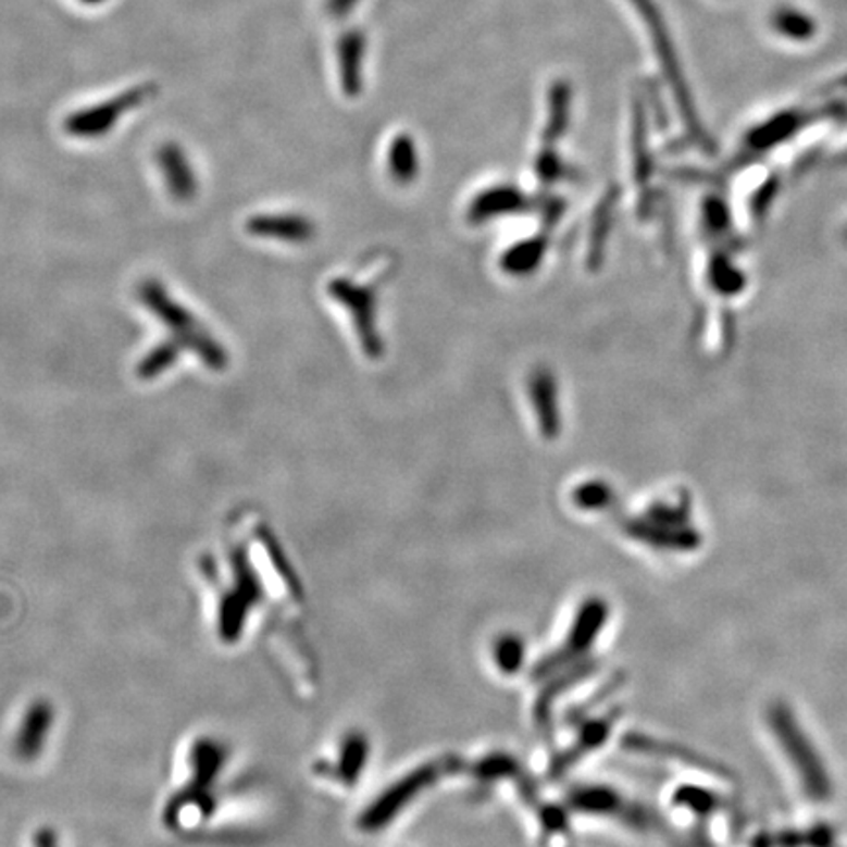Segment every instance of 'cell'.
Here are the masks:
<instances>
[{"label":"cell","instance_id":"3","mask_svg":"<svg viewBox=\"0 0 847 847\" xmlns=\"http://www.w3.org/2000/svg\"><path fill=\"white\" fill-rule=\"evenodd\" d=\"M51 726H53V708L50 702L46 700H38L34 702L26 717L22 720L21 730H18V736H16V756L22 761H32V759L38 758L46 744V738L50 734Z\"/></svg>","mask_w":847,"mask_h":847},{"label":"cell","instance_id":"9","mask_svg":"<svg viewBox=\"0 0 847 847\" xmlns=\"http://www.w3.org/2000/svg\"><path fill=\"white\" fill-rule=\"evenodd\" d=\"M395 158L393 161V171L400 179H410L414 175V153L410 151V144H400L397 150L393 151Z\"/></svg>","mask_w":847,"mask_h":847},{"label":"cell","instance_id":"4","mask_svg":"<svg viewBox=\"0 0 847 847\" xmlns=\"http://www.w3.org/2000/svg\"><path fill=\"white\" fill-rule=\"evenodd\" d=\"M250 232L261 238L283 239V241H302L309 239L312 226L300 216L290 214H265L250 222Z\"/></svg>","mask_w":847,"mask_h":847},{"label":"cell","instance_id":"1","mask_svg":"<svg viewBox=\"0 0 847 847\" xmlns=\"http://www.w3.org/2000/svg\"><path fill=\"white\" fill-rule=\"evenodd\" d=\"M140 299H144L146 307L170 328L171 338L175 336L170 348L153 349L150 356L144 359L140 365L144 379H150L151 375H160L161 371L167 370L171 363H175L179 349H192L212 370H222L226 365V353L216 344V339L212 338L207 329H202L197 319L190 316V312L183 309L179 302L171 300L160 285H153L151 281L150 285H144Z\"/></svg>","mask_w":847,"mask_h":847},{"label":"cell","instance_id":"6","mask_svg":"<svg viewBox=\"0 0 847 847\" xmlns=\"http://www.w3.org/2000/svg\"><path fill=\"white\" fill-rule=\"evenodd\" d=\"M773 28L790 40L805 41L814 36L817 24L808 14L797 9H779L773 14Z\"/></svg>","mask_w":847,"mask_h":847},{"label":"cell","instance_id":"10","mask_svg":"<svg viewBox=\"0 0 847 847\" xmlns=\"http://www.w3.org/2000/svg\"><path fill=\"white\" fill-rule=\"evenodd\" d=\"M38 847H58L51 830H41V834L38 836Z\"/></svg>","mask_w":847,"mask_h":847},{"label":"cell","instance_id":"7","mask_svg":"<svg viewBox=\"0 0 847 847\" xmlns=\"http://www.w3.org/2000/svg\"><path fill=\"white\" fill-rule=\"evenodd\" d=\"M516 209H522V200H520V195H516L514 190H493V192H485V195L473 204L471 216L477 220L489 219L493 214L510 212V210Z\"/></svg>","mask_w":847,"mask_h":847},{"label":"cell","instance_id":"2","mask_svg":"<svg viewBox=\"0 0 847 847\" xmlns=\"http://www.w3.org/2000/svg\"><path fill=\"white\" fill-rule=\"evenodd\" d=\"M329 290H332V295L336 297V300H341L344 304H348L349 310L353 312V319H356V324H358V332L361 334V338H363L365 349L370 353H379V336L373 329V307H375V300L371 297L370 290L353 287L351 281H336L329 287Z\"/></svg>","mask_w":847,"mask_h":847},{"label":"cell","instance_id":"8","mask_svg":"<svg viewBox=\"0 0 847 847\" xmlns=\"http://www.w3.org/2000/svg\"><path fill=\"white\" fill-rule=\"evenodd\" d=\"M541 251H544V246L538 241L520 244L505 258V267L514 271V273H526V271L534 270L541 258Z\"/></svg>","mask_w":847,"mask_h":847},{"label":"cell","instance_id":"5","mask_svg":"<svg viewBox=\"0 0 847 847\" xmlns=\"http://www.w3.org/2000/svg\"><path fill=\"white\" fill-rule=\"evenodd\" d=\"M553 383L548 375H538L532 383V395L536 399L538 407L539 422L546 434H556L558 429V410H556V395H553Z\"/></svg>","mask_w":847,"mask_h":847}]
</instances>
